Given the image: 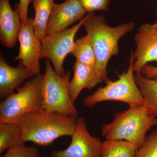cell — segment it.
I'll use <instances>...</instances> for the list:
<instances>
[{
    "instance_id": "5b68a950",
    "label": "cell",
    "mask_w": 157,
    "mask_h": 157,
    "mask_svg": "<svg viewBox=\"0 0 157 157\" xmlns=\"http://www.w3.org/2000/svg\"><path fill=\"white\" fill-rule=\"evenodd\" d=\"M45 64L41 85L42 109L77 118L78 111L71 99L69 89L71 71L59 75L52 67L50 60L46 59Z\"/></svg>"
},
{
    "instance_id": "ffe728a7",
    "label": "cell",
    "mask_w": 157,
    "mask_h": 157,
    "mask_svg": "<svg viewBox=\"0 0 157 157\" xmlns=\"http://www.w3.org/2000/svg\"><path fill=\"white\" fill-rule=\"evenodd\" d=\"M135 157H157V127L147 136L136 152Z\"/></svg>"
},
{
    "instance_id": "9a60e30c",
    "label": "cell",
    "mask_w": 157,
    "mask_h": 157,
    "mask_svg": "<svg viewBox=\"0 0 157 157\" xmlns=\"http://www.w3.org/2000/svg\"><path fill=\"white\" fill-rule=\"evenodd\" d=\"M35 12L33 26L36 36L41 41L46 35L47 24L55 3L53 0H31Z\"/></svg>"
},
{
    "instance_id": "52a82bcc",
    "label": "cell",
    "mask_w": 157,
    "mask_h": 157,
    "mask_svg": "<svg viewBox=\"0 0 157 157\" xmlns=\"http://www.w3.org/2000/svg\"><path fill=\"white\" fill-rule=\"evenodd\" d=\"M85 19V17L71 28L46 35L42 41L41 58L50 60L54 70L59 75L66 73L63 64L66 57L73 50L75 36Z\"/></svg>"
},
{
    "instance_id": "7402d4cb",
    "label": "cell",
    "mask_w": 157,
    "mask_h": 157,
    "mask_svg": "<svg viewBox=\"0 0 157 157\" xmlns=\"http://www.w3.org/2000/svg\"><path fill=\"white\" fill-rule=\"evenodd\" d=\"M86 12L91 13L97 11H108L111 0H78Z\"/></svg>"
},
{
    "instance_id": "6da1fadb",
    "label": "cell",
    "mask_w": 157,
    "mask_h": 157,
    "mask_svg": "<svg viewBox=\"0 0 157 157\" xmlns=\"http://www.w3.org/2000/svg\"><path fill=\"white\" fill-rule=\"evenodd\" d=\"M83 26L92 45L96 58L95 70L102 81L107 82V67L109 60L119 53L118 42L121 38L135 29L134 23L109 26L103 15H94L93 12L86 16Z\"/></svg>"
},
{
    "instance_id": "9c48e42d",
    "label": "cell",
    "mask_w": 157,
    "mask_h": 157,
    "mask_svg": "<svg viewBox=\"0 0 157 157\" xmlns=\"http://www.w3.org/2000/svg\"><path fill=\"white\" fill-rule=\"evenodd\" d=\"M33 20V17H29L25 22L21 23L18 38L19 53L14 60L21 62L35 76L41 73L39 60L41 59L42 41L35 34Z\"/></svg>"
},
{
    "instance_id": "d6986e66",
    "label": "cell",
    "mask_w": 157,
    "mask_h": 157,
    "mask_svg": "<svg viewBox=\"0 0 157 157\" xmlns=\"http://www.w3.org/2000/svg\"><path fill=\"white\" fill-rule=\"evenodd\" d=\"M70 54L76 58L77 61L95 68V54L87 35L75 41Z\"/></svg>"
},
{
    "instance_id": "30bf717a",
    "label": "cell",
    "mask_w": 157,
    "mask_h": 157,
    "mask_svg": "<svg viewBox=\"0 0 157 157\" xmlns=\"http://www.w3.org/2000/svg\"><path fill=\"white\" fill-rule=\"evenodd\" d=\"M135 40L137 47L133 52V70L136 74H141L142 68L149 62L157 63V27L148 23L142 25L135 35Z\"/></svg>"
},
{
    "instance_id": "277c9868",
    "label": "cell",
    "mask_w": 157,
    "mask_h": 157,
    "mask_svg": "<svg viewBox=\"0 0 157 157\" xmlns=\"http://www.w3.org/2000/svg\"><path fill=\"white\" fill-rule=\"evenodd\" d=\"M44 74L32 77L17 88V92L8 96L0 103V123L17 124L30 113L42 109L41 85Z\"/></svg>"
},
{
    "instance_id": "8992f818",
    "label": "cell",
    "mask_w": 157,
    "mask_h": 157,
    "mask_svg": "<svg viewBox=\"0 0 157 157\" xmlns=\"http://www.w3.org/2000/svg\"><path fill=\"white\" fill-rule=\"evenodd\" d=\"M135 59L134 52H132L130 65L126 72L119 75L118 79L115 81L109 79L105 86L99 88L92 94L83 98L82 102L84 106L90 108L106 101L124 102L130 107L143 105V96L135 80L133 70Z\"/></svg>"
},
{
    "instance_id": "8fae6325",
    "label": "cell",
    "mask_w": 157,
    "mask_h": 157,
    "mask_svg": "<svg viewBox=\"0 0 157 157\" xmlns=\"http://www.w3.org/2000/svg\"><path fill=\"white\" fill-rule=\"evenodd\" d=\"M86 13L78 0L55 3L47 24L46 35L66 29L71 24L81 21Z\"/></svg>"
},
{
    "instance_id": "603a6c76",
    "label": "cell",
    "mask_w": 157,
    "mask_h": 157,
    "mask_svg": "<svg viewBox=\"0 0 157 157\" xmlns=\"http://www.w3.org/2000/svg\"><path fill=\"white\" fill-rule=\"evenodd\" d=\"M31 0H19V2L15 5L14 9L17 10L21 23L25 22L28 19V11Z\"/></svg>"
},
{
    "instance_id": "ba28073f",
    "label": "cell",
    "mask_w": 157,
    "mask_h": 157,
    "mask_svg": "<svg viewBox=\"0 0 157 157\" xmlns=\"http://www.w3.org/2000/svg\"><path fill=\"white\" fill-rule=\"evenodd\" d=\"M70 145L63 150L53 151L50 157H100L103 142L88 131L83 117L76 119L75 131Z\"/></svg>"
},
{
    "instance_id": "7a4b0ae2",
    "label": "cell",
    "mask_w": 157,
    "mask_h": 157,
    "mask_svg": "<svg viewBox=\"0 0 157 157\" xmlns=\"http://www.w3.org/2000/svg\"><path fill=\"white\" fill-rule=\"evenodd\" d=\"M76 118L43 109L29 113L17 122L25 143L39 146L51 145L61 137H71L76 125Z\"/></svg>"
},
{
    "instance_id": "cb8c5ba5",
    "label": "cell",
    "mask_w": 157,
    "mask_h": 157,
    "mask_svg": "<svg viewBox=\"0 0 157 157\" xmlns=\"http://www.w3.org/2000/svg\"><path fill=\"white\" fill-rule=\"evenodd\" d=\"M141 74L147 78H155L157 76V67L147 64L142 68Z\"/></svg>"
},
{
    "instance_id": "2e32d148",
    "label": "cell",
    "mask_w": 157,
    "mask_h": 157,
    "mask_svg": "<svg viewBox=\"0 0 157 157\" xmlns=\"http://www.w3.org/2000/svg\"><path fill=\"white\" fill-rule=\"evenodd\" d=\"M135 82L144 98V105L150 115L157 116V76L147 78L135 74Z\"/></svg>"
},
{
    "instance_id": "ac0fdd59",
    "label": "cell",
    "mask_w": 157,
    "mask_h": 157,
    "mask_svg": "<svg viewBox=\"0 0 157 157\" xmlns=\"http://www.w3.org/2000/svg\"><path fill=\"white\" fill-rule=\"evenodd\" d=\"M24 143L18 124L0 123V154Z\"/></svg>"
},
{
    "instance_id": "3957f363",
    "label": "cell",
    "mask_w": 157,
    "mask_h": 157,
    "mask_svg": "<svg viewBox=\"0 0 157 157\" xmlns=\"http://www.w3.org/2000/svg\"><path fill=\"white\" fill-rule=\"evenodd\" d=\"M154 126H157V118L150 115L144 104L132 106L117 113L111 123L103 126L102 135L106 140H125L139 147Z\"/></svg>"
},
{
    "instance_id": "d4e9b609",
    "label": "cell",
    "mask_w": 157,
    "mask_h": 157,
    "mask_svg": "<svg viewBox=\"0 0 157 157\" xmlns=\"http://www.w3.org/2000/svg\"><path fill=\"white\" fill-rule=\"evenodd\" d=\"M154 24L155 25V26H156L157 27V22H156Z\"/></svg>"
},
{
    "instance_id": "7c38bea8",
    "label": "cell",
    "mask_w": 157,
    "mask_h": 157,
    "mask_svg": "<svg viewBox=\"0 0 157 157\" xmlns=\"http://www.w3.org/2000/svg\"><path fill=\"white\" fill-rule=\"evenodd\" d=\"M21 22L18 11L11 9L10 0H0V41L12 48L17 43Z\"/></svg>"
},
{
    "instance_id": "e0dca14e",
    "label": "cell",
    "mask_w": 157,
    "mask_h": 157,
    "mask_svg": "<svg viewBox=\"0 0 157 157\" xmlns=\"http://www.w3.org/2000/svg\"><path fill=\"white\" fill-rule=\"evenodd\" d=\"M138 148L125 140H106L103 142L100 157H135Z\"/></svg>"
},
{
    "instance_id": "484cf974",
    "label": "cell",
    "mask_w": 157,
    "mask_h": 157,
    "mask_svg": "<svg viewBox=\"0 0 157 157\" xmlns=\"http://www.w3.org/2000/svg\"></svg>"
},
{
    "instance_id": "44dd1931",
    "label": "cell",
    "mask_w": 157,
    "mask_h": 157,
    "mask_svg": "<svg viewBox=\"0 0 157 157\" xmlns=\"http://www.w3.org/2000/svg\"><path fill=\"white\" fill-rule=\"evenodd\" d=\"M36 147L19 145L8 149L3 157H41Z\"/></svg>"
},
{
    "instance_id": "4fadbf2b",
    "label": "cell",
    "mask_w": 157,
    "mask_h": 157,
    "mask_svg": "<svg viewBox=\"0 0 157 157\" xmlns=\"http://www.w3.org/2000/svg\"><path fill=\"white\" fill-rule=\"evenodd\" d=\"M34 76L28 68L19 62L16 67H11L7 63L1 53L0 56V95L8 97L14 90L20 87L25 80Z\"/></svg>"
},
{
    "instance_id": "5bb4252c",
    "label": "cell",
    "mask_w": 157,
    "mask_h": 157,
    "mask_svg": "<svg viewBox=\"0 0 157 157\" xmlns=\"http://www.w3.org/2000/svg\"><path fill=\"white\" fill-rule=\"evenodd\" d=\"M73 76L69 82L71 99L75 103L83 89L90 90L95 87L102 81L95 68L77 61L73 66Z\"/></svg>"
}]
</instances>
